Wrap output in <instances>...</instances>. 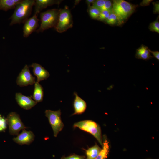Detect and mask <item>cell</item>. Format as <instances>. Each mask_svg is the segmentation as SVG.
Returning <instances> with one entry per match:
<instances>
[{
    "label": "cell",
    "mask_w": 159,
    "mask_h": 159,
    "mask_svg": "<svg viewBox=\"0 0 159 159\" xmlns=\"http://www.w3.org/2000/svg\"><path fill=\"white\" fill-rule=\"evenodd\" d=\"M35 0H24L18 4L13 14L10 18V25L24 23L30 15Z\"/></svg>",
    "instance_id": "6da1fadb"
},
{
    "label": "cell",
    "mask_w": 159,
    "mask_h": 159,
    "mask_svg": "<svg viewBox=\"0 0 159 159\" xmlns=\"http://www.w3.org/2000/svg\"><path fill=\"white\" fill-rule=\"evenodd\" d=\"M137 6L123 0H114L112 10L117 16L119 24L123 23L135 11Z\"/></svg>",
    "instance_id": "7a4b0ae2"
},
{
    "label": "cell",
    "mask_w": 159,
    "mask_h": 159,
    "mask_svg": "<svg viewBox=\"0 0 159 159\" xmlns=\"http://www.w3.org/2000/svg\"><path fill=\"white\" fill-rule=\"evenodd\" d=\"M59 9H54L48 10L40 14L41 23L40 27L36 32H42L52 27H55L58 22Z\"/></svg>",
    "instance_id": "3957f363"
},
{
    "label": "cell",
    "mask_w": 159,
    "mask_h": 159,
    "mask_svg": "<svg viewBox=\"0 0 159 159\" xmlns=\"http://www.w3.org/2000/svg\"><path fill=\"white\" fill-rule=\"evenodd\" d=\"M73 127H78L92 135L102 146L101 129L100 127L97 123L91 120H86L74 123Z\"/></svg>",
    "instance_id": "277c9868"
},
{
    "label": "cell",
    "mask_w": 159,
    "mask_h": 159,
    "mask_svg": "<svg viewBox=\"0 0 159 159\" xmlns=\"http://www.w3.org/2000/svg\"><path fill=\"white\" fill-rule=\"evenodd\" d=\"M73 20L70 11L67 6L59 9L57 23L55 29L58 32H63L73 26Z\"/></svg>",
    "instance_id": "5b68a950"
},
{
    "label": "cell",
    "mask_w": 159,
    "mask_h": 159,
    "mask_svg": "<svg viewBox=\"0 0 159 159\" xmlns=\"http://www.w3.org/2000/svg\"><path fill=\"white\" fill-rule=\"evenodd\" d=\"M45 113L53 130L54 135L56 137L64 126L61 117V110L54 111L47 110Z\"/></svg>",
    "instance_id": "8992f818"
},
{
    "label": "cell",
    "mask_w": 159,
    "mask_h": 159,
    "mask_svg": "<svg viewBox=\"0 0 159 159\" xmlns=\"http://www.w3.org/2000/svg\"><path fill=\"white\" fill-rule=\"evenodd\" d=\"M6 119L9 127V132L11 135H18L21 130L26 128L22 122L19 115L15 112L9 113Z\"/></svg>",
    "instance_id": "52a82bcc"
},
{
    "label": "cell",
    "mask_w": 159,
    "mask_h": 159,
    "mask_svg": "<svg viewBox=\"0 0 159 159\" xmlns=\"http://www.w3.org/2000/svg\"><path fill=\"white\" fill-rule=\"evenodd\" d=\"M35 82V77L31 74L29 66L26 65L17 77L16 84L20 87H24L32 85Z\"/></svg>",
    "instance_id": "ba28073f"
},
{
    "label": "cell",
    "mask_w": 159,
    "mask_h": 159,
    "mask_svg": "<svg viewBox=\"0 0 159 159\" xmlns=\"http://www.w3.org/2000/svg\"><path fill=\"white\" fill-rule=\"evenodd\" d=\"M38 14H34L31 17L28 19L24 22L23 27V36L28 37L33 32L35 31L39 26V19Z\"/></svg>",
    "instance_id": "9c48e42d"
},
{
    "label": "cell",
    "mask_w": 159,
    "mask_h": 159,
    "mask_svg": "<svg viewBox=\"0 0 159 159\" xmlns=\"http://www.w3.org/2000/svg\"><path fill=\"white\" fill-rule=\"evenodd\" d=\"M15 99L21 108L26 110L31 109L37 103L32 99L31 96H27L21 93H16Z\"/></svg>",
    "instance_id": "30bf717a"
},
{
    "label": "cell",
    "mask_w": 159,
    "mask_h": 159,
    "mask_svg": "<svg viewBox=\"0 0 159 159\" xmlns=\"http://www.w3.org/2000/svg\"><path fill=\"white\" fill-rule=\"evenodd\" d=\"M34 135L32 131L24 129L16 137L13 138V140L20 145H29L34 141Z\"/></svg>",
    "instance_id": "8fae6325"
},
{
    "label": "cell",
    "mask_w": 159,
    "mask_h": 159,
    "mask_svg": "<svg viewBox=\"0 0 159 159\" xmlns=\"http://www.w3.org/2000/svg\"><path fill=\"white\" fill-rule=\"evenodd\" d=\"M30 66L33 68L34 74L37 77V81L39 82L47 79L50 76L49 72L38 63H33Z\"/></svg>",
    "instance_id": "7c38bea8"
},
{
    "label": "cell",
    "mask_w": 159,
    "mask_h": 159,
    "mask_svg": "<svg viewBox=\"0 0 159 159\" xmlns=\"http://www.w3.org/2000/svg\"><path fill=\"white\" fill-rule=\"evenodd\" d=\"M74 95L75 96L73 102L74 112L72 115L82 114L85 112L86 109V103L83 100L78 96L76 92H75Z\"/></svg>",
    "instance_id": "4fadbf2b"
},
{
    "label": "cell",
    "mask_w": 159,
    "mask_h": 159,
    "mask_svg": "<svg viewBox=\"0 0 159 159\" xmlns=\"http://www.w3.org/2000/svg\"><path fill=\"white\" fill-rule=\"evenodd\" d=\"M62 0H36L35 6L34 14H38L43 9L47 8L48 6L54 4L59 5Z\"/></svg>",
    "instance_id": "5bb4252c"
},
{
    "label": "cell",
    "mask_w": 159,
    "mask_h": 159,
    "mask_svg": "<svg viewBox=\"0 0 159 159\" xmlns=\"http://www.w3.org/2000/svg\"><path fill=\"white\" fill-rule=\"evenodd\" d=\"M149 50L148 47L142 45L137 49L135 55V57L145 60L151 59L153 57L151 55Z\"/></svg>",
    "instance_id": "9a60e30c"
},
{
    "label": "cell",
    "mask_w": 159,
    "mask_h": 159,
    "mask_svg": "<svg viewBox=\"0 0 159 159\" xmlns=\"http://www.w3.org/2000/svg\"><path fill=\"white\" fill-rule=\"evenodd\" d=\"M44 96L43 89L39 82L36 81L34 83L32 99L37 103L42 102Z\"/></svg>",
    "instance_id": "2e32d148"
},
{
    "label": "cell",
    "mask_w": 159,
    "mask_h": 159,
    "mask_svg": "<svg viewBox=\"0 0 159 159\" xmlns=\"http://www.w3.org/2000/svg\"><path fill=\"white\" fill-rule=\"evenodd\" d=\"M92 6L97 8L100 11L112 9V3L111 1L108 0H95Z\"/></svg>",
    "instance_id": "e0dca14e"
},
{
    "label": "cell",
    "mask_w": 159,
    "mask_h": 159,
    "mask_svg": "<svg viewBox=\"0 0 159 159\" xmlns=\"http://www.w3.org/2000/svg\"><path fill=\"white\" fill-rule=\"evenodd\" d=\"M21 0H0V9L6 11L15 8Z\"/></svg>",
    "instance_id": "ac0fdd59"
},
{
    "label": "cell",
    "mask_w": 159,
    "mask_h": 159,
    "mask_svg": "<svg viewBox=\"0 0 159 159\" xmlns=\"http://www.w3.org/2000/svg\"><path fill=\"white\" fill-rule=\"evenodd\" d=\"M102 148L100 150L96 159H106L108 156L109 151V142L106 137H103Z\"/></svg>",
    "instance_id": "d6986e66"
},
{
    "label": "cell",
    "mask_w": 159,
    "mask_h": 159,
    "mask_svg": "<svg viewBox=\"0 0 159 159\" xmlns=\"http://www.w3.org/2000/svg\"><path fill=\"white\" fill-rule=\"evenodd\" d=\"M101 149L96 144L86 150V159H96Z\"/></svg>",
    "instance_id": "ffe728a7"
},
{
    "label": "cell",
    "mask_w": 159,
    "mask_h": 159,
    "mask_svg": "<svg viewBox=\"0 0 159 159\" xmlns=\"http://www.w3.org/2000/svg\"><path fill=\"white\" fill-rule=\"evenodd\" d=\"M88 11L91 18L97 19L100 12V11L98 9L93 6L88 7Z\"/></svg>",
    "instance_id": "44dd1931"
},
{
    "label": "cell",
    "mask_w": 159,
    "mask_h": 159,
    "mask_svg": "<svg viewBox=\"0 0 159 159\" xmlns=\"http://www.w3.org/2000/svg\"><path fill=\"white\" fill-rule=\"evenodd\" d=\"M105 22L110 25H114L117 23L119 24L118 18L112 9L109 17Z\"/></svg>",
    "instance_id": "7402d4cb"
},
{
    "label": "cell",
    "mask_w": 159,
    "mask_h": 159,
    "mask_svg": "<svg viewBox=\"0 0 159 159\" xmlns=\"http://www.w3.org/2000/svg\"><path fill=\"white\" fill-rule=\"evenodd\" d=\"M112 10H104L100 11V13L97 20L105 22L109 17Z\"/></svg>",
    "instance_id": "603a6c76"
},
{
    "label": "cell",
    "mask_w": 159,
    "mask_h": 159,
    "mask_svg": "<svg viewBox=\"0 0 159 159\" xmlns=\"http://www.w3.org/2000/svg\"><path fill=\"white\" fill-rule=\"evenodd\" d=\"M149 29L150 31L156 32L159 33V22L158 18L154 21L150 23L149 26Z\"/></svg>",
    "instance_id": "cb8c5ba5"
},
{
    "label": "cell",
    "mask_w": 159,
    "mask_h": 159,
    "mask_svg": "<svg viewBox=\"0 0 159 159\" xmlns=\"http://www.w3.org/2000/svg\"><path fill=\"white\" fill-rule=\"evenodd\" d=\"M7 125L6 118L0 115V132L4 131L7 128Z\"/></svg>",
    "instance_id": "d4e9b609"
},
{
    "label": "cell",
    "mask_w": 159,
    "mask_h": 159,
    "mask_svg": "<svg viewBox=\"0 0 159 159\" xmlns=\"http://www.w3.org/2000/svg\"><path fill=\"white\" fill-rule=\"evenodd\" d=\"M85 157L74 155L68 157H63L61 159H84Z\"/></svg>",
    "instance_id": "484cf974"
},
{
    "label": "cell",
    "mask_w": 159,
    "mask_h": 159,
    "mask_svg": "<svg viewBox=\"0 0 159 159\" xmlns=\"http://www.w3.org/2000/svg\"><path fill=\"white\" fill-rule=\"evenodd\" d=\"M153 0H144L140 3V5L142 6H145L149 5L150 3Z\"/></svg>",
    "instance_id": "4316f807"
},
{
    "label": "cell",
    "mask_w": 159,
    "mask_h": 159,
    "mask_svg": "<svg viewBox=\"0 0 159 159\" xmlns=\"http://www.w3.org/2000/svg\"><path fill=\"white\" fill-rule=\"evenodd\" d=\"M154 6L153 12L155 13H159V3H153Z\"/></svg>",
    "instance_id": "83f0119b"
},
{
    "label": "cell",
    "mask_w": 159,
    "mask_h": 159,
    "mask_svg": "<svg viewBox=\"0 0 159 159\" xmlns=\"http://www.w3.org/2000/svg\"><path fill=\"white\" fill-rule=\"evenodd\" d=\"M149 52L153 55L158 60H159V52L158 51H153L149 49Z\"/></svg>",
    "instance_id": "f1b7e54d"
},
{
    "label": "cell",
    "mask_w": 159,
    "mask_h": 159,
    "mask_svg": "<svg viewBox=\"0 0 159 159\" xmlns=\"http://www.w3.org/2000/svg\"><path fill=\"white\" fill-rule=\"evenodd\" d=\"M94 0H86V2L88 5V7L90 6L91 4H93L94 2Z\"/></svg>",
    "instance_id": "f546056e"
}]
</instances>
